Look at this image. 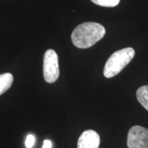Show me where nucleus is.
<instances>
[{
  "instance_id": "f257e3e1",
  "label": "nucleus",
  "mask_w": 148,
  "mask_h": 148,
  "mask_svg": "<svg viewBox=\"0 0 148 148\" xmlns=\"http://www.w3.org/2000/svg\"><path fill=\"white\" fill-rule=\"evenodd\" d=\"M106 29L101 24L95 22H85L73 29L72 42L75 47L86 49L95 45L104 36Z\"/></svg>"
},
{
  "instance_id": "f03ea898",
  "label": "nucleus",
  "mask_w": 148,
  "mask_h": 148,
  "mask_svg": "<svg viewBox=\"0 0 148 148\" xmlns=\"http://www.w3.org/2000/svg\"><path fill=\"white\" fill-rule=\"evenodd\" d=\"M135 55L134 49L126 47L115 51L109 57L103 68V75L107 78L114 77L132 60Z\"/></svg>"
},
{
  "instance_id": "7ed1b4c3",
  "label": "nucleus",
  "mask_w": 148,
  "mask_h": 148,
  "mask_svg": "<svg viewBox=\"0 0 148 148\" xmlns=\"http://www.w3.org/2000/svg\"><path fill=\"white\" fill-rule=\"evenodd\" d=\"M58 57L53 49L45 51L43 58V75L45 80L48 83H53L59 77Z\"/></svg>"
},
{
  "instance_id": "20e7f679",
  "label": "nucleus",
  "mask_w": 148,
  "mask_h": 148,
  "mask_svg": "<svg viewBox=\"0 0 148 148\" xmlns=\"http://www.w3.org/2000/svg\"><path fill=\"white\" fill-rule=\"evenodd\" d=\"M128 148H148V130L140 125H134L127 134Z\"/></svg>"
},
{
  "instance_id": "39448f33",
  "label": "nucleus",
  "mask_w": 148,
  "mask_h": 148,
  "mask_svg": "<svg viewBox=\"0 0 148 148\" xmlns=\"http://www.w3.org/2000/svg\"><path fill=\"white\" fill-rule=\"evenodd\" d=\"M100 137L95 131L92 130L83 132L77 141V148H98Z\"/></svg>"
},
{
  "instance_id": "423d86ee",
  "label": "nucleus",
  "mask_w": 148,
  "mask_h": 148,
  "mask_svg": "<svg viewBox=\"0 0 148 148\" xmlns=\"http://www.w3.org/2000/svg\"><path fill=\"white\" fill-rule=\"evenodd\" d=\"M13 82V75L10 73H5L0 75V95L8 90Z\"/></svg>"
},
{
  "instance_id": "0eeeda50",
  "label": "nucleus",
  "mask_w": 148,
  "mask_h": 148,
  "mask_svg": "<svg viewBox=\"0 0 148 148\" xmlns=\"http://www.w3.org/2000/svg\"><path fill=\"white\" fill-rule=\"evenodd\" d=\"M136 98L141 106L148 111V85L138 88L136 91Z\"/></svg>"
},
{
  "instance_id": "6e6552de",
  "label": "nucleus",
  "mask_w": 148,
  "mask_h": 148,
  "mask_svg": "<svg viewBox=\"0 0 148 148\" xmlns=\"http://www.w3.org/2000/svg\"><path fill=\"white\" fill-rule=\"evenodd\" d=\"M92 3L103 7H114L120 2V0H91Z\"/></svg>"
},
{
  "instance_id": "1a4fd4ad",
  "label": "nucleus",
  "mask_w": 148,
  "mask_h": 148,
  "mask_svg": "<svg viewBox=\"0 0 148 148\" xmlns=\"http://www.w3.org/2000/svg\"><path fill=\"white\" fill-rule=\"evenodd\" d=\"M35 143V137L34 135L29 134L27 135L25 140V145L27 148H32L34 145Z\"/></svg>"
},
{
  "instance_id": "9d476101",
  "label": "nucleus",
  "mask_w": 148,
  "mask_h": 148,
  "mask_svg": "<svg viewBox=\"0 0 148 148\" xmlns=\"http://www.w3.org/2000/svg\"><path fill=\"white\" fill-rule=\"evenodd\" d=\"M52 147V143L51 140H45L43 141V145H42V148H51Z\"/></svg>"
}]
</instances>
